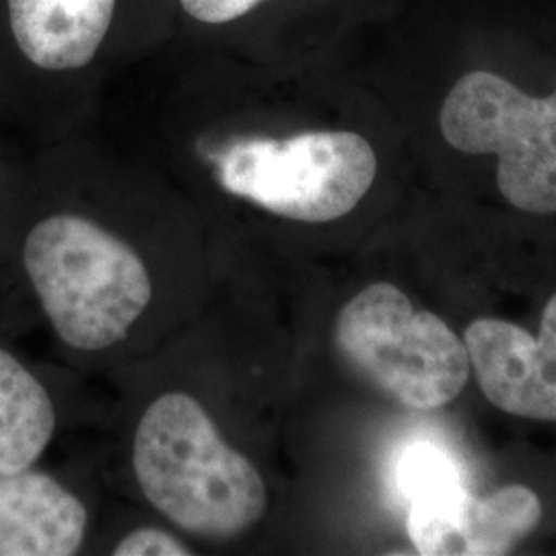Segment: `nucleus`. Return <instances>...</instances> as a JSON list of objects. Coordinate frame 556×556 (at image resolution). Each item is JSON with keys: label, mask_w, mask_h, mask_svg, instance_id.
Wrapping results in <instances>:
<instances>
[{"label": "nucleus", "mask_w": 556, "mask_h": 556, "mask_svg": "<svg viewBox=\"0 0 556 556\" xmlns=\"http://www.w3.org/2000/svg\"><path fill=\"white\" fill-rule=\"evenodd\" d=\"M135 475L151 505L197 536H238L268 507L256 466L223 441L197 397L181 392L157 397L140 418Z\"/></svg>", "instance_id": "obj_1"}, {"label": "nucleus", "mask_w": 556, "mask_h": 556, "mask_svg": "<svg viewBox=\"0 0 556 556\" xmlns=\"http://www.w3.org/2000/svg\"><path fill=\"white\" fill-rule=\"evenodd\" d=\"M23 264L52 328L79 351L114 346L153 298L139 254L79 215L40 220L25 239Z\"/></svg>", "instance_id": "obj_2"}, {"label": "nucleus", "mask_w": 556, "mask_h": 556, "mask_svg": "<svg viewBox=\"0 0 556 556\" xmlns=\"http://www.w3.org/2000/svg\"><path fill=\"white\" fill-rule=\"evenodd\" d=\"M337 346L379 392L415 410H435L459 396L470 357L456 332L418 312L396 285L374 282L337 319Z\"/></svg>", "instance_id": "obj_3"}, {"label": "nucleus", "mask_w": 556, "mask_h": 556, "mask_svg": "<svg viewBox=\"0 0 556 556\" xmlns=\"http://www.w3.org/2000/svg\"><path fill=\"white\" fill-rule=\"evenodd\" d=\"M220 186L301 223L349 215L374 186L378 157L357 132L316 130L289 139H243L217 157Z\"/></svg>", "instance_id": "obj_4"}, {"label": "nucleus", "mask_w": 556, "mask_h": 556, "mask_svg": "<svg viewBox=\"0 0 556 556\" xmlns=\"http://www.w3.org/2000/svg\"><path fill=\"white\" fill-rule=\"evenodd\" d=\"M441 132L468 155H497L503 199L532 215L556 213V91L532 98L495 73L457 80L441 108Z\"/></svg>", "instance_id": "obj_5"}, {"label": "nucleus", "mask_w": 556, "mask_h": 556, "mask_svg": "<svg viewBox=\"0 0 556 556\" xmlns=\"http://www.w3.org/2000/svg\"><path fill=\"white\" fill-rule=\"evenodd\" d=\"M464 344L478 386L514 417L556 422V293L542 314L540 337L511 321L475 319Z\"/></svg>", "instance_id": "obj_6"}, {"label": "nucleus", "mask_w": 556, "mask_h": 556, "mask_svg": "<svg viewBox=\"0 0 556 556\" xmlns=\"http://www.w3.org/2000/svg\"><path fill=\"white\" fill-rule=\"evenodd\" d=\"M85 530V505L59 480L29 468L0 475V556L75 555Z\"/></svg>", "instance_id": "obj_7"}, {"label": "nucleus", "mask_w": 556, "mask_h": 556, "mask_svg": "<svg viewBox=\"0 0 556 556\" xmlns=\"http://www.w3.org/2000/svg\"><path fill=\"white\" fill-rule=\"evenodd\" d=\"M118 0H7L11 36L41 71H77L96 59Z\"/></svg>", "instance_id": "obj_8"}, {"label": "nucleus", "mask_w": 556, "mask_h": 556, "mask_svg": "<svg viewBox=\"0 0 556 556\" xmlns=\"http://www.w3.org/2000/svg\"><path fill=\"white\" fill-rule=\"evenodd\" d=\"M397 478L408 497L406 528L418 555H447L457 507L470 495L456 462L431 443H418L402 456Z\"/></svg>", "instance_id": "obj_9"}, {"label": "nucleus", "mask_w": 556, "mask_h": 556, "mask_svg": "<svg viewBox=\"0 0 556 556\" xmlns=\"http://www.w3.org/2000/svg\"><path fill=\"white\" fill-rule=\"evenodd\" d=\"M54 431L56 410L40 379L0 349V475L31 468Z\"/></svg>", "instance_id": "obj_10"}, {"label": "nucleus", "mask_w": 556, "mask_h": 556, "mask_svg": "<svg viewBox=\"0 0 556 556\" xmlns=\"http://www.w3.org/2000/svg\"><path fill=\"white\" fill-rule=\"evenodd\" d=\"M540 519L542 503L528 486H505L482 498L468 495L454 519L450 555H507L536 530Z\"/></svg>", "instance_id": "obj_11"}, {"label": "nucleus", "mask_w": 556, "mask_h": 556, "mask_svg": "<svg viewBox=\"0 0 556 556\" xmlns=\"http://www.w3.org/2000/svg\"><path fill=\"white\" fill-rule=\"evenodd\" d=\"M116 556H188L192 551L179 542L178 538L163 532V530H153L144 528L137 530L130 536L124 538L114 551Z\"/></svg>", "instance_id": "obj_12"}, {"label": "nucleus", "mask_w": 556, "mask_h": 556, "mask_svg": "<svg viewBox=\"0 0 556 556\" xmlns=\"http://www.w3.org/2000/svg\"><path fill=\"white\" fill-rule=\"evenodd\" d=\"M264 0H179L186 15L206 25H225L252 13Z\"/></svg>", "instance_id": "obj_13"}]
</instances>
